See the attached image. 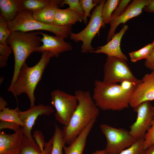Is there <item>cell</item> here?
Masks as SVG:
<instances>
[{"instance_id":"obj_42","label":"cell","mask_w":154,"mask_h":154,"mask_svg":"<svg viewBox=\"0 0 154 154\" xmlns=\"http://www.w3.org/2000/svg\"><path fill=\"white\" fill-rule=\"evenodd\" d=\"M153 110H154V106H153Z\"/></svg>"},{"instance_id":"obj_16","label":"cell","mask_w":154,"mask_h":154,"mask_svg":"<svg viewBox=\"0 0 154 154\" xmlns=\"http://www.w3.org/2000/svg\"><path fill=\"white\" fill-rule=\"evenodd\" d=\"M128 29V26L124 25L106 44L97 47L92 53H103L107 56L116 57L127 61L128 58L122 52L120 45L121 38Z\"/></svg>"},{"instance_id":"obj_5","label":"cell","mask_w":154,"mask_h":154,"mask_svg":"<svg viewBox=\"0 0 154 154\" xmlns=\"http://www.w3.org/2000/svg\"><path fill=\"white\" fill-rule=\"evenodd\" d=\"M7 23L11 32L43 30L50 32L64 39L70 36L72 31V26H60L38 21L33 17L32 12L26 10H23L13 20Z\"/></svg>"},{"instance_id":"obj_30","label":"cell","mask_w":154,"mask_h":154,"mask_svg":"<svg viewBox=\"0 0 154 154\" xmlns=\"http://www.w3.org/2000/svg\"><path fill=\"white\" fill-rule=\"evenodd\" d=\"M11 33L8 29L7 22L0 16V44H7V40Z\"/></svg>"},{"instance_id":"obj_6","label":"cell","mask_w":154,"mask_h":154,"mask_svg":"<svg viewBox=\"0 0 154 154\" xmlns=\"http://www.w3.org/2000/svg\"><path fill=\"white\" fill-rule=\"evenodd\" d=\"M106 0H101L100 3L93 10L90 21L86 27L78 33L72 32L70 35V38L75 42L82 41L81 51L84 53H92L96 49L91 45L93 39L99 34L101 28H104L102 10Z\"/></svg>"},{"instance_id":"obj_25","label":"cell","mask_w":154,"mask_h":154,"mask_svg":"<svg viewBox=\"0 0 154 154\" xmlns=\"http://www.w3.org/2000/svg\"><path fill=\"white\" fill-rule=\"evenodd\" d=\"M120 0H108L105 3L102 10V16L105 25L109 24L111 17L120 2Z\"/></svg>"},{"instance_id":"obj_3","label":"cell","mask_w":154,"mask_h":154,"mask_svg":"<svg viewBox=\"0 0 154 154\" xmlns=\"http://www.w3.org/2000/svg\"><path fill=\"white\" fill-rule=\"evenodd\" d=\"M38 62L33 66H28L25 62L21 67L14 84L9 87L8 91L12 93L17 100V97L23 93L27 95L30 103V107L35 106L36 101L34 91L40 80L43 72L52 57L48 51L42 53Z\"/></svg>"},{"instance_id":"obj_23","label":"cell","mask_w":154,"mask_h":154,"mask_svg":"<svg viewBox=\"0 0 154 154\" xmlns=\"http://www.w3.org/2000/svg\"><path fill=\"white\" fill-rule=\"evenodd\" d=\"M19 111L18 107L14 109L6 108L0 111V120L15 123L22 127L23 124L19 116Z\"/></svg>"},{"instance_id":"obj_1","label":"cell","mask_w":154,"mask_h":154,"mask_svg":"<svg viewBox=\"0 0 154 154\" xmlns=\"http://www.w3.org/2000/svg\"><path fill=\"white\" fill-rule=\"evenodd\" d=\"M108 83L96 80L92 98L97 106L104 111H121L129 106L131 96L137 85L128 81Z\"/></svg>"},{"instance_id":"obj_34","label":"cell","mask_w":154,"mask_h":154,"mask_svg":"<svg viewBox=\"0 0 154 154\" xmlns=\"http://www.w3.org/2000/svg\"><path fill=\"white\" fill-rule=\"evenodd\" d=\"M32 136L35 143L39 146L41 150L43 151L46 143L42 132L39 130H36L33 132Z\"/></svg>"},{"instance_id":"obj_2","label":"cell","mask_w":154,"mask_h":154,"mask_svg":"<svg viewBox=\"0 0 154 154\" xmlns=\"http://www.w3.org/2000/svg\"><path fill=\"white\" fill-rule=\"evenodd\" d=\"M74 95L78 105L69 122L62 129L66 144L70 145L85 127L93 120L96 119L99 114L96 105L89 91L78 90Z\"/></svg>"},{"instance_id":"obj_29","label":"cell","mask_w":154,"mask_h":154,"mask_svg":"<svg viewBox=\"0 0 154 154\" xmlns=\"http://www.w3.org/2000/svg\"><path fill=\"white\" fill-rule=\"evenodd\" d=\"M12 50L7 44H0V67L4 68L7 65L8 58Z\"/></svg>"},{"instance_id":"obj_31","label":"cell","mask_w":154,"mask_h":154,"mask_svg":"<svg viewBox=\"0 0 154 154\" xmlns=\"http://www.w3.org/2000/svg\"><path fill=\"white\" fill-rule=\"evenodd\" d=\"M154 144V117L144 139L143 146L145 150Z\"/></svg>"},{"instance_id":"obj_20","label":"cell","mask_w":154,"mask_h":154,"mask_svg":"<svg viewBox=\"0 0 154 154\" xmlns=\"http://www.w3.org/2000/svg\"><path fill=\"white\" fill-rule=\"evenodd\" d=\"M62 1L55 0L54 3L32 12L33 17L38 21L44 23L54 24L55 12Z\"/></svg>"},{"instance_id":"obj_8","label":"cell","mask_w":154,"mask_h":154,"mask_svg":"<svg viewBox=\"0 0 154 154\" xmlns=\"http://www.w3.org/2000/svg\"><path fill=\"white\" fill-rule=\"evenodd\" d=\"M100 128L106 140V154H117L137 140L129 131L123 128H116L105 124H101Z\"/></svg>"},{"instance_id":"obj_24","label":"cell","mask_w":154,"mask_h":154,"mask_svg":"<svg viewBox=\"0 0 154 154\" xmlns=\"http://www.w3.org/2000/svg\"><path fill=\"white\" fill-rule=\"evenodd\" d=\"M55 1V0H23V9L33 12Z\"/></svg>"},{"instance_id":"obj_14","label":"cell","mask_w":154,"mask_h":154,"mask_svg":"<svg viewBox=\"0 0 154 154\" xmlns=\"http://www.w3.org/2000/svg\"><path fill=\"white\" fill-rule=\"evenodd\" d=\"M39 33L42 36L41 42L42 44L37 48L36 52L48 51L51 53L52 57H58L60 54L73 49L71 44L65 41L62 38L51 36L41 31Z\"/></svg>"},{"instance_id":"obj_38","label":"cell","mask_w":154,"mask_h":154,"mask_svg":"<svg viewBox=\"0 0 154 154\" xmlns=\"http://www.w3.org/2000/svg\"><path fill=\"white\" fill-rule=\"evenodd\" d=\"M7 104L6 101L1 97H0V111L2 110L6 107Z\"/></svg>"},{"instance_id":"obj_11","label":"cell","mask_w":154,"mask_h":154,"mask_svg":"<svg viewBox=\"0 0 154 154\" xmlns=\"http://www.w3.org/2000/svg\"><path fill=\"white\" fill-rule=\"evenodd\" d=\"M55 111L50 106H45L41 104L30 107L25 111L19 110V116L23 124V127H21L24 135L31 142L35 143L31 132L36 119L40 116H49Z\"/></svg>"},{"instance_id":"obj_28","label":"cell","mask_w":154,"mask_h":154,"mask_svg":"<svg viewBox=\"0 0 154 154\" xmlns=\"http://www.w3.org/2000/svg\"><path fill=\"white\" fill-rule=\"evenodd\" d=\"M144 139L137 140L129 148L117 154H144L145 151L143 146Z\"/></svg>"},{"instance_id":"obj_27","label":"cell","mask_w":154,"mask_h":154,"mask_svg":"<svg viewBox=\"0 0 154 154\" xmlns=\"http://www.w3.org/2000/svg\"><path fill=\"white\" fill-rule=\"evenodd\" d=\"M101 0H80L81 7L84 12L82 21L84 24H87L88 17L91 16L90 12L91 10L95 7L97 6Z\"/></svg>"},{"instance_id":"obj_37","label":"cell","mask_w":154,"mask_h":154,"mask_svg":"<svg viewBox=\"0 0 154 154\" xmlns=\"http://www.w3.org/2000/svg\"><path fill=\"white\" fill-rule=\"evenodd\" d=\"M145 12L154 13V0H149L148 4L143 9Z\"/></svg>"},{"instance_id":"obj_41","label":"cell","mask_w":154,"mask_h":154,"mask_svg":"<svg viewBox=\"0 0 154 154\" xmlns=\"http://www.w3.org/2000/svg\"><path fill=\"white\" fill-rule=\"evenodd\" d=\"M152 43L154 44V40H153V41Z\"/></svg>"},{"instance_id":"obj_22","label":"cell","mask_w":154,"mask_h":154,"mask_svg":"<svg viewBox=\"0 0 154 154\" xmlns=\"http://www.w3.org/2000/svg\"><path fill=\"white\" fill-rule=\"evenodd\" d=\"M53 143L51 154H62L63 147L66 144L64 139L62 129L56 124L53 136Z\"/></svg>"},{"instance_id":"obj_4","label":"cell","mask_w":154,"mask_h":154,"mask_svg":"<svg viewBox=\"0 0 154 154\" xmlns=\"http://www.w3.org/2000/svg\"><path fill=\"white\" fill-rule=\"evenodd\" d=\"M39 31L11 32L6 42L11 48L14 57V70L10 86L15 82L20 70L29 56L40 45Z\"/></svg>"},{"instance_id":"obj_21","label":"cell","mask_w":154,"mask_h":154,"mask_svg":"<svg viewBox=\"0 0 154 154\" xmlns=\"http://www.w3.org/2000/svg\"><path fill=\"white\" fill-rule=\"evenodd\" d=\"M53 141L52 137L46 143L44 150L42 151L36 143H32L24 135L19 154H51Z\"/></svg>"},{"instance_id":"obj_33","label":"cell","mask_w":154,"mask_h":154,"mask_svg":"<svg viewBox=\"0 0 154 154\" xmlns=\"http://www.w3.org/2000/svg\"><path fill=\"white\" fill-rule=\"evenodd\" d=\"M131 1L130 0H120L118 6L112 14L111 20L121 15L124 13Z\"/></svg>"},{"instance_id":"obj_35","label":"cell","mask_w":154,"mask_h":154,"mask_svg":"<svg viewBox=\"0 0 154 154\" xmlns=\"http://www.w3.org/2000/svg\"><path fill=\"white\" fill-rule=\"evenodd\" d=\"M20 127L18 124L13 122L0 120V130L4 129H8L15 132L21 128Z\"/></svg>"},{"instance_id":"obj_13","label":"cell","mask_w":154,"mask_h":154,"mask_svg":"<svg viewBox=\"0 0 154 154\" xmlns=\"http://www.w3.org/2000/svg\"><path fill=\"white\" fill-rule=\"evenodd\" d=\"M149 0H134L129 4L124 13L120 16L111 20L109 24L110 29L106 41H109L113 37L116 29L120 24H125L130 19L137 17L142 13L144 7L147 5Z\"/></svg>"},{"instance_id":"obj_36","label":"cell","mask_w":154,"mask_h":154,"mask_svg":"<svg viewBox=\"0 0 154 154\" xmlns=\"http://www.w3.org/2000/svg\"><path fill=\"white\" fill-rule=\"evenodd\" d=\"M144 65L146 68L154 72V48L150 55L145 60Z\"/></svg>"},{"instance_id":"obj_32","label":"cell","mask_w":154,"mask_h":154,"mask_svg":"<svg viewBox=\"0 0 154 154\" xmlns=\"http://www.w3.org/2000/svg\"><path fill=\"white\" fill-rule=\"evenodd\" d=\"M65 5H68L69 7L71 9L80 14L83 17L84 12L81 7L79 0H62L60 4V6H63Z\"/></svg>"},{"instance_id":"obj_26","label":"cell","mask_w":154,"mask_h":154,"mask_svg":"<svg viewBox=\"0 0 154 154\" xmlns=\"http://www.w3.org/2000/svg\"><path fill=\"white\" fill-rule=\"evenodd\" d=\"M154 44H149L138 50L129 53L131 62H136L142 59H147L150 55L153 48Z\"/></svg>"},{"instance_id":"obj_7","label":"cell","mask_w":154,"mask_h":154,"mask_svg":"<svg viewBox=\"0 0 154 154\" xmlns=\"http://www.w3.org/2000/svg\"><path fill=\"white\" fill-rule=\"evenodd\" d=\"M127 61L113 56H107L104 67L103 81L108 83L128 81L137 85L142 82L132 73Z\"/></svg>"},{"instance_id":"obj_17","label":"cell","mask_w":154,"mask_h":154,"mask_svg":"<svg viewBox=\"0 0 154 154\" xmlns=\"http://www.w3.org/2000/svg\"><path fill=\"white\" fill-rule=\"evenodd\" d=\"M96 119L93 120L82 131L76 139L69 146L65 145L63 149L64 154H83L88 136Z\"/></svg>"},{"instance_id":"obj_39","label":"cell","mask_w":154,"mask_h":154,"mask_svg":"<svg viewBox=\"0 0 154 154\" xmlns=\"http://www.w3.org/2000/svg\"><path fill=\"white\" fill-rule=\"evenodd\" d=\"M144 154H154V144L145 150Z\"/></svg>"},{"instance_id":"obj_12","label":"cell","mask_w":154,"mask_h":154,"mask_svg":"<svg viewBox=\"0 0 154 154\" xmlns=\"http://www.w3.org/2000/svg\"><path fill=\"white\" fill-rule=\"evenodd\" d=\"M131 96L129 106L134 108L141 103L154 100V72L145 74Z\"/></svg>"},{"instance_id":"obj_19","label":"cell","mask_w":154,"mask_h":154,"mask_svg":"<svg viewBox=\"0 0 154 154\" xmlns=\"http://www.w3.org/2000/svg\"><path fill=\"white\" fill-rule=\"evenodd\" d=\"M0 16L11 21L23 10V0H0Z\"/></svg>"},{"instance_id":"obj_40","label":"cell","mask_w":154,"mask_h":154,"mask_svg":"<svg viewBox=\"0 0 154 154\" xmlns=\"http://www.w3.org/2000/svg\"><path fill=\"white\" fill-rule=\"evenodd\" d=\"M91 154H106L105 150H97Z\"/></svg>"},{"instance_id":"obj_9","label":"cell","mask_w":154,"mask_h":154,"mask_svg":"<svg viewBox=\"0 0 154 154\" xmlns=\"http://www.w3.org/2000/svg\"><path fill=\"white\" fill-rule=\"evenodd\" d=\"M51 103L56 110V119L64 126L69 122L78 105L76 96L58 89L50 93Z\"/></svg>"},{"instance_id":"obj_18","label":"cell","mask_w":154,"mask_h":154,"mask_svg":"<svg viewBox=\"0 0 154 154\" xmlns=\"http://www.w3.org/2000/svg\"><path fill=\"white\" fill-rule=\"evenodd\" d=\"M83 16L69 7L65 9L58 8L54 19V24L60 26H72L77 22L81 23Z\"/></svg>"},{"instance_id":"obj_15","label":"cell","mask_w":154,"mask_h":154,"mask_svg":"<svg viewBox=\"0 0 154 154\" xmlns=\"http://www.w3.org/2000/svg\"><path fill=\"white\" fill-rule=\"evenodd\" d=\"M24 135L21 127L13 134L0 132V154H19Z\"/></svg>"},{"instance_id":"obj_10","label":"cell","mask_w":154,"mask_h":154,"mask_svg":"<svg viewBox=\"0 0 154 154\" xmlns=\"http://www.w3.org/2000/svg\"><path fill=\"white\" fill-rule=\"evenodd\" d=\"M153 106L150 102L146 101L133 108L137 116L136 121L130 126L129 132L136 139H144L154 117Z\"/></svg>"}]
</instances>
